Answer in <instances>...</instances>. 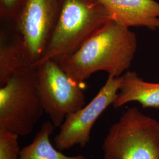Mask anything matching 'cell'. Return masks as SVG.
<instances>
[{"instance_id": "1", "label": "cell", "mask_w": 159, "mask_h": 159, "mask_svg": "<svg viewBox=\"0 0 159 159\" xmlns=\"http://www.w3.org/2000/svg\"><path fill=\"white\" fill-rule=\"evenodd\" d=\"M137 47L136 34L111 21L68 56L56 61L79 84L97 71L120 77L131 66Z\"/></svg>"}, {"instance_id": "2", "label": "cell", "mask_w": 159, "mask_h": 159, "mask_svg": "<svg viewBox=\"0 0 159 159\" xmlns=\"http://www.w3.org/2000/svg\"><path fill=\"white\" fill-rule=\"evenodd\" d=\"M112 20L113 15L100 0H61L57 24L35 67L47 60L71 54Z\"/></svg>"}, {"instance_id": "3", "label": "cell", "mask_w": 159, "mask_h": 159, "mask_svg": "<svg viewBox=\"0 0 159 159\" xmlns=\"http://www.w3.org/2000/svg\"><path fill=\"white\" fill-rule=\"evenodd\" d=\"M102 149L104 159H159V121L128 108L110 127Z\"/></svg>"}, {"instance_id": "4", "label": "cell", "mask_w": 159, "mask_h": 159, "mask_svg": "<svg viewBox=\"0 0 159 159\" xmlns=\"http://www.w3.org/2000/svg\"><path fill=\"white\" fill-rule=\"evenodd\" d=\"M44 111L35 67L19 70L0 87V127L27 136Z\"/></svg>"}, {"instance_id": "5", "label": "cell", "mask_w": 159, "mask_h": 159, "mask_svg": "<svg viewBox=\"0 0 159 159\" xmlns=\"http://www.w3.org/2000/svg\"><path fill=\"white\" fill-rule=\"evenodd\" d=\"M35 67L44 112L59 127L67 114L85 106L83 85L74 81L54 60H47Z\"/></svg>"}, {"instance_id": "6", "label": "cell", "mask_w": 159, "mask_h": 159, "mask_svg": "<svg viewBox=\"0 0 159 159\" xmlns=\"http://www.w3.org/2000/svg\"><path fill=\"white\" fill-rule=\"evenodd\" d=\"M61 7V0H25L13 22L23 37L32 67L35 66L44 54Z\"/></svg>"}, {"instance_id": "7", "label": "cell", "mask_w": 159, "mask_h": 159, "mask_svg": "<svg viewBox=\"0 0 159 159\" xmlns=\"http://www.w3.org/2000/svg\"><path fill=\"white\" fill-rule=\"evenodd\" d=\"M121 76L108 75L105 84L87 106L67 115L59 133L54 139V146L62 152L79 146L83 148L90 140L92 128L97 119L113 104L119 89Z\"/></svg>"}, {"instance_id": "8", "label": "cell", "mask_w": 159, "mask_h": 159, "mask_svg": "<svg viewBox=\"0 0 159 159\" xmlns=\"http://www.w3.org/2000/svg\"><path fill=\"white\" fill-rule=\"evenodd\" d=\"M113 15V20L130 29H159V2L156 0H100Z\"/></svg>"}, {"instance_id": "9", "label": "cell", "mask_w": 159, "mask_h": 159, "mask_svg": "<svg viewBox=\"0 0 159 159\" xmlns=\"http://www.w3.org/2000/svg\"><path fill=\"white\" fill-rule=\"evenodd\" d=\"M3 23L7 26L0 31V87L19 70L31 66L22 36L14 23Z\"/></svg>"}, {"instance_id": "10", "label": "cell", "mask_w": 159, "mask_h": 159, "mask_svg": "<svg viewBox=\"0 0 159 159\" xmlns=\"http://www.w3.org/2000/svg\"><path fill=\"white\" fill-rule=\"evenodd\" d=\"M136 102L143 108H159V83H150L139 77L135 71H127L121 75L119 89L113 103L115 108Z\"/></svg>"}, {"instance_id": "11", "label": "cell", "mask_w": 159, "mask_h": 159, "mask_svg": "<svg viewBox=\"0 0 159 159\" xmlns=\"http://www.w3.org/2000/svg\"><path fill=\"white\" fill-rule=\"evenodd\" d=\"M55 127L52 121L44 122L33 142L21 149L19 159H86L83 155L66 156L51 144L50 137Z\"/></svg>"}, {"instance_id": "12", "label": "cell", "mask_w": 159, "mask_h": 159, "mask_svg": "<svg viewBox=\"0 0 159 159\" xmlns=\"http://www.w3.org/2000/svg\"><path fill=\"white\" fill-rule=\"evenodd\" d=\"M16 133L0 127V159H19L21 149Z\"/></svg>"}, {"instance_id": "13", "label": "cell", "mask_w": 159, "mask_h": 159, "mask_svg": "<svg viewBox=\"0 0 159 159\" xmlns=\"http://www.w3.org/2000/svg\"><path fill=\"white\" fill-rule=\"evenodd\" d=\"M25 0H0V18L2 23H13Z\"/></svg>"}]
</instances>
